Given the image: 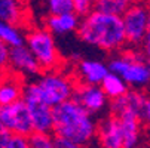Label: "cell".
Listing matches in <instances>:
<instances>
[{
    "mask_svg": "<svg viewBox=\"0 0 150 148\" xmlns=\"http://www.w3.org/2000/svg\"><path fill=\"white\" fill-rule=\"evenodd\" d=\"M77 37L89 46L104 52L117 53L128 45L122 16L107 15L92 11L80 19Z\"/></svg>",
    "mask_w": 150,
    "mask_h": 148,
    "instance_id": "1",
    "label": "cell"
},
{
    "mask_svg": "<svg viewBox=\"0 0 150 148\" xmlns=\"http://www.w3.org/2000/svg\"><path fill=\"white\" fill-rule=\"evenodd\" d=\"M98 123L79 102L70 99L54 108V135L67 138L82 147L97 138Z\"/></svg>",
    "mask_w": 150,
    "mask_h": 148,
    "instance_id": "2",
    "label": "cell"
},
{
    "mask_svg": "<svg viewBox=\"0 0 150 148\" xmlns=\"http://www.w3.org/2000/svg\"><path fill=\"white\" fill-rule=\"evenodd\" d=\"M110 73L123 79V81L134 90H146L150 88V65L138 48H128L115 53L107 62Z\"/></svg>",
    "mask_w": 150,
    "mask_h": 148,
    "instance_id": "3",
    "label": "cell"
},
{
    "mask_svg": "<svg viewBox=\"0 0 150 148\" xmlns=\"http://www.w3.org/2000/svg\"><path fill=\"white\" fill-rule=\"evenodd\" d=\"M34 81L37 84L40 98L52 108L73 99L79 84L74 76H70L62 70L43 71Z\"/></svg>",
    "mask_w": 150,
    "mask_h": 148,
    "instance_id": "4",
    "label": "cell"
},
{
    "mask_svg": "<svg viewBox=\"0 0 150 148\" xmlns=\"http://www.w3.org/2000/svg\"><path fill=\"white\" fill-rule=\"evenodd\" d=\"M25 45L30 52L36 56L43 71L59 70L61 55L55 41V36L43 25V27H31L27 31Z\"/></svg>",
    "mask_w": 150,
    "mask_h": 148,
    "instance_id": "5",
    "label": "cell"
},
{
    "mask_svg": "<svg viewBox=\"0 0 150 148\" xmlns=\"http://www.w3.org/2000/svg\"><path fill=\"white\" fill-rule=\"evenodd\" d=\"M23 101L27 104L30 111L34 132H45L54 133V108L40 98L37 84L34 80L25 83Z\"/></svg>",
    "mask_w": 150,
    "mask_h": 148,
    "instance_id": "6",
    "label": "cell"
},
{
    "mask_svg": "<svg viewBox=\"0 0 150 148\" xmlns=\"http://www.w3.org/2000/svg\"><path fill=\"white\" fill-rule=\"evenodd\" d=\"M122 21L128 45L131 48L143 46L150 31V9L144 3H132L123 13Z\"/></svg>",
    "mask_w": 150,
    "mask_h": 148,
    "instance_id": "7",
    "label": "cell"
},
{
    "mask_svg": "<svg viewBox=\"0 0 150 148\" xmlns=\"http://www.w3.org/2000/svg\"><path fill=\"white\" fill-rule=\"evenodd\" d=\"M0 126L12 135L30 136L34 132V128L27 104L24 101H18L15 104L0 107Z\"/></svg>",
    "mask_w": 150,
    "mask_h": 148,
    "instance_id": "8",
    "label": "cell"
},
{
    "mask_svg": "<svg viewBox=\"0 0 150 148\" xmlns=\"http://www.w3.org/2000/svg\"><path fill=\"white\" fill-rule=\"evenodd\" d=\"M8 71L18 74L23 79H34V80L43 73L36 56L30 52L27 45L9 49Z\"/></svg>",
    "mask_w": 150,
    "mask_h": 148,
    "instance_id": "9",
    "label": "cell"
},
{
    "mask_svg": "<svg viewBox=\"0 0 150 148\" xmlns=\"http://www.w3.org/2000/svg\"><path fill=\"white\" fill-rule=\"evenodd\" d=\"M73 99L92 116L100 114L110 107V99L107 98L101 86H94V84H77Z\"/></svg>",
    "mask_w": 150,
    "mask_h": 148,
    "instance_id": "10",
    "label": "cell"
},
{
    "mask_svg": "<svg viewBox=\"0 0 150 148\" xmlns=\"http://www.w3.org/2000/svg\"><path fill=\"white\" fill-rule=\"evenodd\" d=\"M97 139L100 148H125L120 119L109 114L98 121Z\"/></svg>",
    "mask_w": 150,
    "mask_h": 148,
    "instance_id": "11",
    "label": "cell"
},
{
    "mask_svg": "<svg viewBox=\"0 0 150 148\" xmlns=\"http://www.w3.org/2000/svg\"><path fill=\"white\" fill-rule=\"evenodd\" d=\"M109 73V65L98 59H80L74 67V79L79 84L100 86Z\"/></svg>",
    "mask_w": 150,
    "mask_h": 148,
    "instance_id": "12",
    "label": "cell"
},
{
    "mask_svg": "<svg viewBox=\"0 0 150 148\" xmlns=\"http://www.w3.org/2000/svg\"><path fill=\"white\" fill-rule=\"evenodd\" d=\"M146 96H147V93L143 92V90L129 89V92L125 93L123 96H120L115 101H110L109 111H110V114H113L119 119L120 117H128V116L138 117L140 111L143 108Z\"/></svg>",
    "mask_w": 150,
    "mask_h": 148,
    "instance_id": "13",
    "label": "cell"
},
{
    "mask_svg": "<svg viewBox=\"0 0 150 148\" xmlns=\"http://www.w3.org/2000/svg\"><path fill=\"white\" fill-rule=\"evenodd\" d=\"M25 83V79L8 71L6 76L0 80V107L23 101Z\"/></svg>",
    "mask_w": 150,
    "mask_h": 148,
    "instance_id": "14",
    "label": "cell"
},
{
    "mask_svg": "<svg viewBox=\"0 0 150 148\" xmlns=\"http://www.w3.org/2000/svg\"><path fill=\"white\" fill-rule=\"evenodd\" d=\"M80 16L76 12L71 13H62V15H49L45 18V27L55 36L62 37L73 33H77L80 25Z\"/></svg>",
    "mask_w": 150,
    "mask_h": 148,
    "instance_id": "15",
    "label": "cell"
},
{
    "mask_svg": "<svg viewBox=\"0 0 150 148\" xmlns=\"http://www.w3.org/2000/svg\"><path fill=\"white\" fill-rule=\"evenodd\" d=\"M27 16V9L23 0H0V21L25 28Z\"/></svg>",
    "mask_w": 150,
    "mask_h": 148,
    "instance_id": "16",
    "label": "cell"
},
{
    "mask_svg": "<svg viewBox=\"0 0 150 148\" xmlns=\"http://www.w3.org/2000/svg\"><path fill=\"white\" fill-rule=\"evenodd\" d=\"M122 130H123V145L125 148H140L143 124L138 117L128 116L120 117Z\"/></svg>",
    "mask_w": 150,
    "mask_h": 148,
    "instance_id": "17",
    "label": "cell"
},
{
    "mask_svg": "<svg viewBox=\"0 0 150 148\" xmlns=\"http://www.w3.org/2000/svg\"><path fill=\"white\" fill-rule=\"evenodd\" d=\"M25 37L27 33H24V28L0 21V41L5 43L9 49L25 45Z\"/></svg>",
    "mask_w": 150,
    "mask_h": 148,
    "instance_id": "18",
    "label": "cell"
},
{
    "mask_svg": "<svg viewBox=\"0 0 150 148\" xmlns=\"http://www.w3.org/2000/svg\"><path fill=\"white\" fill-rule=\"evenodd\" d=\"M100 86L110 101H115L129 92V86L123 81V79L120 76H117L115 73H109V76L103 80Z\"/></svg>",
    "mask_w": 150,
    "mask_h": 148,
    "instance_id": "19",
    "label": "cell"
},
{
    "mask_svg": "<svg viewBox=\"0 0 150 148\" xmlns=\"http://www.w3.org/2000/svg\"><path fill=\"white\" fill-rule=\"evenodd\" d=\"M132 0H97L94 11L115 15V16H123V13L132 6Z\"/></svg>",
    "mask_w": 150,
    "mask_h": 148,
    "instance_id": "20",
    "label": "cell"
},
{
    "mask_svg": "<svg viewBox=\"0 0 150 148\" xmlns=\"http://www.w3.org/2000/svg\"><path fill=\"white\" fill-rule=\"evenodd\" d=\"M45 11L49 15H62L74 12L73 0H43Z\"/></svg>",
    "mask_w": 150,
    "mask_h": 148,
    "instance_id": "21",
    "label": "cell"
},
{
    "mask_svg": "<svg viewBox=\"0 0 150 148\" xmlns=\"http://www.w3.org/2000/svg\"><path fill=\"white\" fill-rule=\"evenodd\" d=\"M30 148H54V133H45V132H33L30 136H27Z\"/></svg>",
    "mask_w": 150,
    "mask_h": 148,
    "instance_id": "22",
    "label": "cell"
},
{
    "mask_svg": "<svg viewBox=\"0 0 150 148\" xmlns=\"http://www.w3.org/2000/svg\"><path fill=\"white\" fill-rule=\"evenodd\" d=\"M95 2H97V0H73V3H74V12L80 18L86 16V15H89L94 11Z\"/></svg>",
    "mask_w": 150,
    "mask_h": 148,
    "instance_id": "23",
    "label": "cell"
},
{
    "mask_svg": "<svg viewBox=\"0 0 150 148\" xmlns=\"http://www.w3.org/2000/svg\"><path fill=\"white\" fill-rule=\"evenodd\" d=\"M138 119L143 124V128L150 129V93H147V96L144 99V104H143V108L140 111Z\"/></svg>",
    "mask_w": 150,
    "mask_h": 148,
    "instance_id": "24",
    "label": "cell"
},
{
    "mask_svg": "<svg viewBox=\"0 0 150 148\" xmlns=\"http://www.w3.org/2000/svg\"><path fill=\"white\" fill-rule=\"evenodd\" d=\"M6 148H30L28 145V139L27 136H18L13 135L9 141V144L6 145Z\"/></svg>",
    "mask_w": 150,
    "mask_h": 148,
    "instance_id": "25",
    "label": "cell"
},
{
    "mask_svg": "<svg viewBox=\"0 0 150 148\" xmlns=\"http://www.w3.org/2000/svg\"><path fill=\"white\" fill-rule=\"evenodd\" d=\"M54 148H83L82 145L67 139V138H62V136H55L54 139Z\"/></svg>",
    "mask_w": 150,
    "mask_h": 148,
    "instance_id": "26",
    "label": "cell"
},
{
    "mask_svg": "<svg viewBox=\"0 0 150 148\" xmlns=\"http://www.w3.org/2000/svg\"><path fill=\"white\" fill-rule=\"evenodd\" d=\"M8 62H9V48L0 41V67L8 70Z\"/></svg>",
    "mask_w": 150,
    "mask_h": 148,
    "instance_id": "27",
    "label": "cell"
},
{
    "mask_svg": "<svg viewBox=\"0 0 150 148\" xmlns=\"http://www.w3.org/2000/svg\"><path fill=\"white\" fill-rule=\"evenodd\" d=\"M12 136H13V135H12L9 130H6L5 128H2V126H0V148H6V145L9 144V141H11Z\"/></svg>",
    "mask_w": 150,
    "mask_h": 148,
    "instance_id": "28",
    "label": "cell"
},
{
    "mask_svg": "<svg viewBox=\"0 0 150 148\" xmlns=\"http://www.w3.org/2000/svg\"><path fill=\"white\" fill-rule=\"evenodd\" d=\"M141 49H143V52H144V55H146V58L149 61V64H150V31L147 34V39L144 41V45L141 46Z\"/></svg>",
    "mask_w": 150,
    "mask_h": 148,
    "instance_id": "29",
    "label": "cell"
},
{
    "mask_svg": "<svg viewBox=\"0 0 150 148\" xmlns=\"http://www.w3.org/2000/svg\"><path fill=\"white\" fill-rule=\"evenodd\" d=\"M6 73H8V70L6 68H3V67H0V80H2L5 76H6Z\"/></svg>",
    "mask_w": 150,
    "mask_h": 148,
    "instance_id": "30",
    "label": "cell"
}]
</instances>
